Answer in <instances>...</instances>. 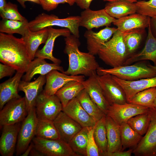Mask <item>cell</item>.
<instances>
[{"label": "cell", "mask_w": 156, "mask_h": 156, "mask_svg": "<svg viewBox=\"0 0 156 156\" xmlns=\"http://www.w3.org/2000/svg\"><path fill=\"white\" fill-rule=\"evenodd\" d=\"M49 35L47 40L43 47L41 49L37 50L35 57L43 59H48L53 63L60 64L61 61L59 59L55 57L53 54L54 44L56 39L59 36H63L66 37L71 35L69 29L67 28L56 29L52 27H48Z\"/></svg>", "instance_id": "20"}, {"label": "cell", "mask_w": 156, "mask_h": 156, "mask_svg": "<svg viewBox=\"0 0 156 156\" xmlns=\"http://www.w3.org/2000/svg\"><path fill=\"white\" fill-rule=\"evenodd\" d=\"M135 4L137 13L150 18L156 16V0H139Z\"/></svg>", "instance_id": "40"}, {"label": "cell", "mask_w": 156, "mask_h": 156, "mask_svg": "<svg viewBox=\"0 0 156 156\" xmlns=\"http://www.w3.org/2000/svg\"><path fill=\"white\" fill-rule=\"evenodd\" d=\"M147 65L156 71V66H153L151 64H147Z\"/></svg>", "instance_id": "53"}, {"label": "cell", "mask_w": 156, "mask_h": 156, "mask_svg": "<svg viewBox=\"0 0 156 156\" xmlns=\"http://www.w3.org/2000/svg\"><path fill=\"white\" fill-rule=\"evenodd\" d=\"M76 97L84 109L96 122L106 115L92 100L85 89Z\"/></svg>", "instance_id": "31"}, {"label": "cell", "mask_w": 156, "mask_h": 156, "mask_svg": "<svg viewBox=\"0 0 156 156\" xmlns=\"http://www.w3.org/2000/svg\"><path fill=\"white\" fill-rule=\"evenodd\" d=\"M35 136L47 139H60L53 121L47 120L38 119Z\"/></svg>", "instance_id": "35"}, {"label": "cell", "mask_w": 156, "mask_h": 156, "mask_svg": "<svg viewBox=\"0 0 156 156\" xmlns=\"http://www.w3.org/2000/svg\"><path fill=\"white\" fill-rule=\"evenodd\" d=\"M149 108L128 103L122 104H114L110 105L106 115L120 125L122 123L126 122L129 118L133 116L147 112Z\"/></svg>", "instance_id": "12"}, {"label": "cell", "mask_w": 156, "mask_h": 156, "mask_svg": "<svg viewBox=\"0 0 156 156\" xmlns=\"http://www.w3.org/2000/svg\"><path fill=\"white\" fill-rule=\"evenodd\" d=\"M27 20L20 21L2 18L0 22V31L12 35L18 34L24 36L29 30Z\"/></svg>", "instance_id": "32"}, {"label": "cell", "mask_w": 156, "mask_h": 156, "mask_svg": "<svg viewBox=\"0 0 156 156\" xmlns=\"http://www.w3.org/2000/svg\"><path fill=\"white\" fill-rule=\"evenodd\" d=\"M104 1H111L116 0H125L135 3L140 0H103Z\"/></svg>", "instance_id": "52"}, {"label": "cell", "mask_w": 156, "mask_h": 156, "mask_svg": "<svg viewBox=\"0 0 156 156\" xmlns=\"http://www.w3.org/2000/svg\"><path fill=\"white\" fill-rule=\"evenodd\" d=\"M148 28L147 36L143 49L140 52L128 57L123 65H130L135 62L147 60L152 61L154 66H156V39L151 33L149 25Z\"/></svg>", "instance_id": "25"}, {"label": "cell", "mask_w": 156, "mask_h": 156, "mask_svg": "<svg viewBox=\"0 0 156 156\" xmlns=\"http://www.w3.org/2000/svg\"><path fill=\"white\" fill-rule=\"evenodd\" d=\"M112 75L113 78L124 90L127 103L137 93L150 88L156 87V76L151 78H142L134 81H127Z\"/></svg>", "instance_id": "21"}, {"label": "cell", "mask_w": 156, "mask_h": 156, "mask_svg": "<svg viewBox=\"0 0 156 156\" xmlns=\"http://www.w3.org/2000/svg\"><path fill=\"white\" fill-rule=\"evenodd\" d=\"M25 43L21 37L0 33V61L17 72L25 73L31 61Z\"/></svg>", "instance_id": "1"}, {"label": "cell", "mask_w": 156, "mask_h": 156, "mask_svg": "<svg viewBox=\"0 0 156 156\" xmlns=\"http://www.w3.org/2000/svg\"><path fill=\"white\" fill-rule=\"evenodd\" d=\"M150 18L149 16L136 13L116 19L112 23L117 27L118 30L124 33L135 29L148 28Z\"/></svg>", "instance_id": "23"}, {"label": "cell", "mask_w": 156, "mask_h": 156, "mask_svg": "<svg viewBox=\"0 0 156 156\" xmlns=\"http://www.w3.org/2000/svg\"><path fill=\"white\" fill-rule=\"evenodd\" d=\"M111 17L118 19L137 13L135 3L125 0L109 1L104 8Z\"/></svg>", "instance_id": "27"}, {"label": "cell", "mask_w": 156, "mask_h": 156, "mask_svg": "<svg viewBox=\"0 0 156 156\" xmlns=\"http://www.w3.org/2000/svg\"><path fill=\"white\" fill-rule=\"evenodd\" d=\"M34 146V145L33 142H31L30 143L29 146H28L27 149L25 151L21 156H27L29 155L33 147Z\"/></svg>", "instance_id": "49"}, {"label": "cell", "mask_w": 156, "mask_h": 156, "mask_svg": "<svg viewBox=\"0 0 156 156\" xmlns=\"http://www.w3.org/2000/svg\"><path fill=\"white\" fill-rule=\"evenodd\" d=\"M153 106L154 107H156V98L155 99L154 103H153Z\"/></svg>", "instance_id": "54"}, {"label": "cell", "mask_w": 156, "mask_h": 156, "mask_svg": "<svg viewBox=\"0 0 156 156\" xmlns=\"http://www.w3.org/2000/svg\"><path fill=\"white\" fill-rule=\"evenodd\" d=\"M42 8L47 11L52 10L57 8L60 4L67 3L70 6L73 5L75 0H39Z\"/></svg>", "instance_id": "43"}, {"label": "cell", "mask_w": 156, "mask_h": 156, "mask_svg": "<svg viewBox=\"0 0 156 156\" xmlns=\"http://www.w3.org/2000/svg\"><path fill=\"white\" fill-rule=\"evenodd\" d=\"M35 108L38 119L53 121L62 111L63 106L55 94L47 96L42 91L37 99Z\"/></svg>", "instance_id": "10"}, {"label": "cell", "mask_w": 156, "mask_h": 156, "mask_svg": "<svg viewBox=\"0 0 156 156\" xmlns=\"http://www.w3.org/2000/svg\"><path fill=\"white\" fill-rule=\"evenodd\" d=\"M49 35L48 27L36 31L29 30L22 36L27 47L31 60L35 57V54L39 46L45 44Z\"/></svg>", "instance_id": "29"}, {"label": "cell", "mask_w": 156, "mask_h": 156, "mask_svg": "<svg viewBox=\"0 0 156 156\" xmlns=\"http://www.w3.org/2000/svg\"><path fill=\"white\" fill-rule=\"evenodd\" d=\"M80 17L70 16L64 18H59L53 14L42 13L29 22V27L32 31H36L49 27L56 26L69 29L71 33L77 38L79 37V27Z\"/></svg>", "instance_id": "4"}, {"label": "cell", "mask_w": 156, "mask_h": 156, "mask_svg": "<svg viewBox=\"0 0 156 156\" xmlns=\"http://www.w3.org/2000/svg\"><path fill=\"white\" fill-rule=\"evenodd\" d=\"M96 71L99 75L109 74L127 81H134L156 76L155 70L148 66L147 64L141 63L109 69L99 67Z\"/></svg>", "instance_id": "5"}, {"label": "cell", "mask_w": 156, "mask_h": 156, "mask_svg": "<svg viewBox=\"0 0 156 156\" xmlns=\"http://www.w3.org/2000/svg\"><path fill=\"white\" fill-rule=\"evenodd\" d=\"M97 78L105 96L110 105L127 103L124 90L113 78L112 75H98Z\"/></svg>", "instance_id": "11"}, {"label": "cell", "mask_w": 156, "mask_h": 156, "mask_svg": "<svg viewBox=\"0 0 156 156\" xmlns=\"http://www.w3.org/2000/svg\"><path fill=\"white\" fill-rule=\"evenodd\" d=\"M0 15L2 18L20 21L27 20L19 12L17 5L10 2L7 3L3 9L0 11Z\"/></svg>", "instance_id": "41"}, {"label": "cell", "mask_w": 156, "mask_h": 156, "mask_svg": "<svg viewBox=\"0 0 156 156\" xmlns=\"http://www.w3.org/2000/svg\"><path fill=\"white\" fill-rule=\"evenodd\" d=\"M16 70L12 67L4 64H0V79L8 76H11Z\"/></svg>", "instance_id": "44"}, {"label": "cell", "mask_w": 156, "mask_h": 156, "mask_svg": "<svg viewBox=\"0 0 156 156\" xmlns=\"http://www.w3.org/2000/svg\"><path fill=\"white\" fill-rule=\"evenodd\" d=\"M24 8H25L26 6L25 3L26 1H31L37 4H40L39 0H16Z\"/></svg>", "instance_id": "48"}, {"label": "cell", "mask_w": 156, "mask_h": 156, "mask_svg": "<svg viewBox=\"0 0 156 156\" xmlns=\"http://www.w3.org/2000/svg\"><path fill=\"white\" fill-rule=\"evenodd\" d=\"M97 54L105 63L113 68L123 66L128 56L122 33L118 30L101 46Z\"/></svg>", "instance_id": "3"}, {"label": "cell", "mask_w": 156, "mask_h": 156, "mask_svg": "<svg viewBox=\"0 0 156 156\" xmlns=\"http://www.w3.org/2000/svg\"><path fill=\"white\" fill-rule=\"evenodd\" d=\"M120 129L122 151L128 148L135 147L143 137L131 128L127 122L120 125Z\"/></svg>", "instance_id": "34"}, {"label": "cell", "mask_w": 156, "mask_h": 156, "mask_svg": "<svg viewBox=\"0 0 156 156\" xmlns=\"http://www.w3.org/2000/svg\"><path fill=\"white\" fill-rule=\"evenodd\" d=\"M105 122L107 141V152L122 151L120 125L107 115L105 116Z\"/></svg>", "instance_id": "28"}, {"label": "cell", "mask_w": 156, "mask_h": 156, "mask_svg": "<svg viewBox=\"0 0 156 156\" xmlns=\"http://www.w3.org/2000/svg\"><path fill=\"white\" fill-rule=\"evenodd\" d=\"M46 83L45 75H40L35 81L30 82L23 80L20 83L18 91L23 92L28 111L35 107L37 99L43 91V86Z\"/></svg>", "instance_id": "18"}, {"label": "cell", "mask_w": 156, "mask_h": 156, "mask_svg": "<svg viewBox=\"0 0 156 156\" xmlns=\"http://www.w3.org/2000/svg\"><path fill=\"white\" fill-rule=\"evenodd\" d=\"M44 59L36 57L31 61L28 68L23 76V80L30 81L36 75H46L53 70H57L61 72L64 71L63 68L60 64L56 63H49Z\"/></svg>", "instance_id": "26"}, {"label": "cell", "mask_w": 156, "mask_h": 156, "mask_svg": "<svg viewBox=\"0 0 156 156\" xmlns=\"http://www.w3.org/2000/svg\"><path fill=\"white\" fill-rule=\"evenodd\" d=\"M28 112L24 97L10 101L0 110V127L22 122Z\"/></svg>", "instance_id": "7"}, {"label": "cell", "mask_w": 156, "mask_h": 156, "mask_svg": "<svg viewBox=\"0 0 156 156\" xmlns=\"http://www.w3.org/2000/svg\"><path fill=\"white\" fill-rule=\"evenodd\" d=\"M38 120L34 107L29 111L27 116L22 121L18 135L16 156H21L24 153L35 137Z\"/></svg>", "instance_id": "8"}, {"label": "cell", "mask_w": 156, "mask_h": 156, "mask_svg": "<svg viewBox=\"0 0 156 156\" xmlns=\"http://www.w3.org/2000/svg\"><path fill=\"white\" fill-rule=\"evenodd\" d=\"M21 125L20 122L2 127L0 138V153L1 156H13Z\"/></svg>", "instance_id": "16"}, {"label": "cell", "mask_w": 156, "mask_h": 156, "mask_svg": "<svg viewBox=\"0 0 156 156\" xmlns=\"http://www.w3.org/2000/svg\"><path fill=\"white\" fill-rule=\"evenodd\" d=\"M53 121L60 139L67 143L83 128L62 111Z\"/></svg>", "instance_id": "17"}, {"label": "cell", "mask_w": 156, "mask_h": 156, "mask_svg": "<svg viewBox=\"0 0 156 156\" xmlns=\"http://www.w3.org/2000/svg\"><path fill=\"white\" fill-rule=\"evenodd\" d=\"M7 3L5 0H0V11L3 9Z\"/></svg>", "instance_id": "51"}, {"label": "cell", "mask_w": 156, "mask_h": 156, "mask_svg": "<svg viewBox=\"0 0 156 156\" xmlns=\"http://www.w3.org/2000/svg\"><path fill=\"white\" fill-rule=\"evenodd\" d=\"M23 74L17 72L13 77L0 84V110L10 101L21 97L18 94V87Z\"/></svg>", "instance_id": "24"}, {"label": "cell", "mask_w": 156, "mask_h": 156, "mask_svg": "<svg viewBox=\"0 0 156 156\" xmlns=\"http://www.w3.org/2000/svg\"><path fill=\"white\" fill-rule=\"evenodd\" d=\"M149 25L151 33L156 39V16L151 18Z\"/></svg>", "instance_id": "47"}, {"label": "cell", "mask_w": 156, "mask_h": 156, "mask_svg": "<svg viewBox=\"0 0 156 156\" xmlns=\"http://www.w3.org/2000/svg\"><path fill=\"white\" fill-rule=\"evenodd\" d=\"M105 116L106 115L96 122L93 133L94 137L99 150L100 156L107 151Z\"/></svg>", "instance_id": "36"}, {"label": "cell", "mask_w": 156, "mask_h": 156, "mask_svg": "<svg viewBox=\"0 0 156 156\" xmlns=\"http://www.w3.org/2000/svg\"><path fill=\"white\" fill-rule=\"evenodd\" d=\"M150 121L147 130L133 150L136 156H156V107L149 108Z\"/></svg>", "instance_id": "6"}, {"label": "cell", "mask_w": 156, "mask_h": 156, "mask_svg": "<svg viewBox=\"0 0 156 156\" xmlns=\"http://www.w3.org/2000/svg\"><path fill=\"white\" fill-rule=\"evenodd\" d=\"M118 30L117 28L106 27L98 32L87 30L84 34L86 39L88 52L94 55L98 54L101 46L110 39Z\"/></svg>", "instance_id": "19"}, {"label": "cell", "mask_w": 156, "mask_h": 156, "mask_svg": "<svg viewBox=\"0 0 156 156\" xmlns=\"http://www.w3.org/2000/svg\"><path fill=\"white\" fill-rule=\"evenodd\" d=\"M133 153V149H131L127 151H120L113 153L106 152L103 154V156H131Z\"/></svg>", "instance_id": "45"}, {"label": "cell", "mask_w": 156, "mask_h": 156, "mask_svg": "<svg viewBox=\"0 0 156 156\" xmlns=\"http://www.w3.org/2000/svg\"><path fill=\"white\" fill-rule=\"evenodd\" d=\"M29 155L32 156H44L42 153L37 150L34 146L31 149Z\"/></svg>", "instance_id": "50"}, {"label": "cell", "mask_w": 156, "mask_h": 156, "mask_svg": "<svg viewBox=\"0 0 156 156\" xmlns=\"http://www.w3.org/2000/svg\"><path fill=\"white\" fill-rule=\"evenodd\" d=\"M62 111L83 127L94 126L96 122L82 107L77 97L70 101Z\"/></svg>", "instance_id": "22"}, {"label": "cell", "mask_w": 156, "mask_h": 156, "mask_svg": "<svg viewBox=\"0 0 156 156\" xmlns=\"http://www.w3.org/2000/svg\"><path fill=\"white\" fill-rule=\"evenodd\" d=\"M95 125L88 127V133L87 145V156H100L99 150L93 136Z\"/></svg>", "instance_id": "42"}, {"label": "cell", "mask_w": 156, "mask_h": 156, "mask_svg": "<svg viewBox=\"0 0 156 156\" xmlns=\"http://www.w3.org/2000/svg\"><path fill=\"white\" fill-rule=\"evenodd\" d=\"M75 3L81 8L86 10L89 8L91 2L93 0H75Z\"/></svg>", "instance_id": "46"}, {"label": "cell", "mask_w": 156, "mask_h": 156, "mask_svg": "<svg viewBox=\"0 0 156 156\" xmlns=\"http://www.w3.org/2000/svg\"><path fill=\"white\" fill-rule=\"evenodd\" d=\"M150 121V117L148 112L130 118L126 122L134 131L142 136L146 133Z\"/></svg>", "instance_id": "39"}, {"label": "cell", "mask_w": 156, "mask_h": 156, "mask_svg": "<svg viewBox=\"0 0 156 156\" xmlns=\"http://www.w3.org/2000/svg\"><path fill=\"white\" fill-rule=\"evenodd\" d=\"M84 89V87L82 82L72 81L66 84L55 94L60 100L64 107L70 101L76 97Z\"/></svg>", "instance_id": "30"}, {"label": "cell", "mask_w": 156, "mask_h": 156, "mask_svg": "<svg viewBox=\"0 0 156 156\" xmlns=\"http://www.w3.org/2000/svg\"><path fill=\"white\" fill-rule=\"evenodd\" d=\"M58 71L53 70L46 75V84L42 92L47 96L55 94L60 89L69 81L82 82L85 80L84 75H68Z\"/></svg>", "instance_id": "14"}, {"label": "cell", "mask_w": 156, "mask_h": 156, "mask_svg": "<svg viewBox=\"0 0 156 156\" xmlns=\"http://www.w3.org/2000/svg\"><path fill=\"white\" fill-rule=\"evenodd\" d=\"M156 98V87H152L139 92L135 94L128 103L151 108L154 107Z\"/></svg>", "instance_id": "38"}, {"label": "cell", "mask_w": 156, "mask_h": 156, "mask_svg": "<svg viewBox=\"0 0 156 156\" xmlns=\"http://www.w3.org/2000/svg\"><path fill=\"white\" fill-rule=\"evenodd\" d=\"M32 141L34 147L44 156H79L68 143L60 139H47L36 136Z\"/></svg>", "instance_id": "9"}, {"label": "cell", "mask_w": 156, "mask_h": 156, "mask_svg": "<svg viewBox=\"0 0 156 156\" xmlns=\"http://www.w3.org/2000/svg\"><path fill=\"white\" fill-rule=\"evenodd\" d=\"M96 72L82 82L92 100L106 115L110 105L107 100L99 82Z\"/></svg>", "instance_id": "15"}, {"label": "cell", "mask_w": 156, "mask_h": 156, "mask_svg": "<svg viewBox=\"0 0 156 156\" xmlns=\"http://www.w3.org/2000/svg\"><path fill=\"white\" fill-rule=\"evenodd\" d=\"M145 32V29H138L122 33L128 57L133 54L138 48Z\"/></svg>", "instance_id": "33"}, {"label": "cell", "mask_w": 156, "mask_h": 156, "mask_svg": "<svg viewBox=\"0 0 156 156\" xmlns=\"http://www.w3.org/2000/svg\"><path fill=\"white\" fill-rule=\"evenodd\" d=\"M88 133V127H83L68 143L73 151L79 156H87Z\"/></svg>", "instance_id": "37"}, {"label": "cell", "mask_w": 156, "mask_h": 156, "mask_svg": "<svg viewBox=\"0 0 156 156\" xmlns=\"http://www.w3.org/2000/svg\"><path fill=\"white\" fill-rule=\"evenodd\" d=\"M64 40V52L68 55L69 65L67 70L62 73L68 75H82L89 77L96 72L100 66L95 57L89 52L79 51L80 43L78 38L71 34L65 37Z\"/></svg>", "instance_id": "2"}, {"label": "cell", "mask_w": 156, "mask_h": 156, "mask_svg": "<svg viewBox=\"0 0 156 156\" xmlns=\"http://www.w3.org/2000/svg\"><path fill=\"white\" fill-rule=\"evenodd\" d=\"M80 17V26L87 30L103 26L109 27L116 19L110 16L104 9L97 10L90 8L85 10L81 12Z\"/></svg>", "instance_id": "13"}]
</instances>
